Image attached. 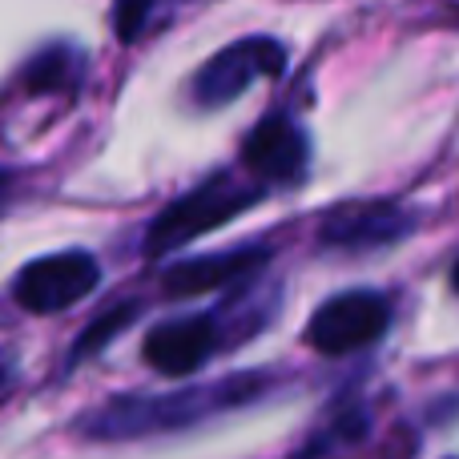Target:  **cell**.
I'll return each mask as SVG.
<instances>
[{"instance_id": "obj_7", "label": "cell", "mask_w": 459, "mask_h": 459, "mask_svg": "<svg viewBox=\"0 0 459 459\" xmlns=\"http://www.w3.org/2000/svg\"><path fill=\"white\" fill-rule=\"evenodd\" d=\"M307 161H310V142L286 109L266 113L242 142V166L250 169L258 186L299 182L307 174Z\"/></svg>"}, {"instance_id": "obj_11", "label": "cell", "mask_w": 459, "mask_h": 459, "mask_svg": "<svg viewBox=\"0 0 459 459\" xmlns=\"http://www.w3.org/2000/svg\"><path fill=\"white\" fill-rule=\"evenodd\" d=\"M134 315H137V302H117V307H109V310H101V315L93 318V323L81 331V339L73 342V351H69V367H77V363H85L89 355H97V351L105 347V342H113L121 331H126L129 323H134Z\"/></svg>"}, {"instance_id": "obj_4", "label": "cell", "mask_w": 459, "mask_h": 459, "mask_svg": "<svg viewBox=\"0 0 459 459\" xmlns=\"http://www.w3.org/2000/svg\"><path fill=\"white\" fill-rule=\"evenodd\" d=\"M286 45L274 37H242L234 45L218 48L194 77V101L202 109H222L238 101L258 77H282Z\"/></svg>"}, {"instance_id": "obj_2", "label": "cell", "mask_w": 459, "mask_h": 459, "mask_svg": "<svg viewBox=\"0 0 459 459\" xmlns=\"http://www.w3.org/2000/svg\"><path fill=\"white\" fill-rule=\"evenodd\" d=\"M262 198H266V186H258V182L246 186V182H234L230 174L206 178L202 186H194L190 194L174 198L158 218H153L150 230H145V238H142V254L145 258H161V254L186 250L194 238L226 226L230 218L254 210Z\"/></svg>"}, {"instance_id": "obj_1", "label": "cell", "mask_w": 459, "mask_h": 459, "mask_svg": "<svg viewBox=\"0 0 459 459\" xmlns=\"http://www.w3.org/2000/svg\"><path fill=\"white\" fill-rule=\"evenodd\" d=\"M270 391V375H230L218 383H202V387H186L174 395H121L113 403L97 407L81 431L93 439H142L161 436V431H182L202 420L226 415L234 407H246Z\"/></svg>"}, {"instance_id": "obj_13", "label": "cell", "mask_w": 459, "mask_h": 459, "mask_svg": "<svg viewBox=\"0 0 459 459\" xmlns=\"http://www.w3.org/2000/svg\"><path fill=\"white\" fill-rule=\"evenodd\" d=\"M4 383H8V363L0 359V387H4Z\"/></svg>"}, {"instance_id": "obj_9", "label": "cell", "mask_w": 459, "mask_h": 459, "mask_svg": "<svg viewBox=\"0 0 459 459\" xmlns=\"http://www.w3.org/2000/svg\"><path fill=\"white\" fill-rule=\"evenodd\" d=\"M274 258L270 246H238V250H222V254H198V258H182L161 274L174 299H194V294H210L222 290L230 282H250L258 270H266V262Z\"/></svg>"}, {"instance_id": "obj_12", "label": "cell", "mask_w": 459, "mask_h": 459, "mask_svg": "<svg viewBox=\"0 0 459 459\" xmlns=\"http://www.w3.org/2000/svg\"><path fill=\"white\" fill-rule=\"evenodd\" d=\"M174 4H182V0H113V32H117L121 45H134Z\"/></svg>"}, {"instance_id": "obj_10", "label": "cell", "mask_w": 459, "mask_h": 459, "mask_svg": "<svg viewBox=\"0 0 459 459\" xmlns=\"http://www.w3.org/2000/svg\"><path fill=\"white\" fill-rule=\"evenodd\" d=\"M85 61L73 45H48L32 56L21 69V89L29 93H65V89H77Z\"/></svg>"}, {"instance_id": "obj_6", "label": "cell", "mask_w": 459, "mask_h": 459, "mask_svg": "<svg viewBox=\"0 0 459 459\" xmlns=\"http://www.w3.org/2000/svg\"><path fill=\"white\" fill-rule=\"evenodd\" d=\"M222 310L218 315H186V318H166L158 323L142 342V359L158 375L169 379H186V375L202 371L214 351H222Z\"/></svg>"}, {"instance_id": "obj_5", "label": "cell", "mask_w": 459, "mask_h": 459, "mask_svg": "<svg viewBox=\"0 0 459 459\" xmlns=\"http://www.w3.org/2000/svg\"><path fill=\"white\" fill-rule=\"evenodd\" d=\"M391 326V302L379 290H342L310 315L307 342L318 355H351L379 342Z\"/></svg>"}, {"instance_id": "obj_8", "label": "cell", "mask_w": 459, "mask_h": 459, "mask_svg": "<svg viewBox=\"0 0 459 459\" xmlns=\"http://www.w3.org/2000/svg\"><path fill=\"white\" fill-rule=\"evenodd\" d=\"M415 226H420V214L407 210L403 202H355L323 218L318 242L331 250H379V246L411 238Z\"/></svg>"}, {"instance_id": "obj_3", "label": "cell", "mask_w": 459, "mask_h": 459, "mask_svg": "<svg viewBox=\"0 0 459 459\" xmlns=\"http://www.w3.org/2000/svg\"><path fill=\"white\" fill-rule=\"evenodd\" d=\"M101 282V262L89 250H56L16 274L13 299L29 315H61L73 302L89 299Z\"/></svg>"}]
</instances>
